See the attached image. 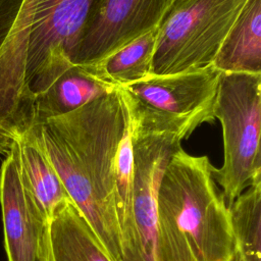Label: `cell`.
<instances>
[{
    "mask_svg": "<svg viewBox=\"0 0 261 261\" xmlns=\"http://www.w3.org/2000/svg\"><path fill=\"white\" fill-rule=\"evenodd\" d=\"M221 72L213 63L173 74H151L121 89L135 103L166 119L189 138L202 123L215 120Z\"/></svg>",
    "mask_w": 261,
    "mask_h": 261,
    "instance_id": "52a82bcc",
    "label": "cell"
},
{
    "mask_svg": "<svg viewBox=\"0 0 261 261\" xmlns=\"http://www.w3.org/2000/svg\"><path fill=\"white\" fill-rule=\"evenodd\" d=\"M247 0H175L159 25L153 74L213 63Z\"/></svg>",
    "mask_w": 261,
    "mask_h": 261,
    "instance_id": "277c9868",
    "label": "cell"
},
{
    "mask_svg": "<svg viewBox=\"0 0 261 261\" xmlns=\"http://www.w3.org/2000/svg\"><path fill=\"white\" fill-rule=\"evenodd\" d=\"M133 147V214L139 261H156L157 198L162 175L184 135L166 119L135 103L121 89Z\"/></svg>",
    "mask_w": 261,
    "mask_h": 261,
    "instance_id": "5b68a950",
    "label": "cell"
},
{
    "mask_svg": "<svg viewBox=\"0 0 261 261\" xmlns=\"http://www.w3.org/2000/svg\"><path fill=\"white\" fill-rule=\"evenodd\" d=\"M209 158L178 149L165 167L157 198L156 261H233L225 200Z\"/></svg>",
    "mask_w": 261,
    "mask_h": 261,
    "instance_id": "7a4b0ae2",
    "label": "cell"
},
{
    "mask_svg": "<svg viewBox=\"0 0 261 261\" xmlns=\"http://www.w3.org/2000/svg\"><path fill=\"white\" fill-rule=\"evenodd\" d=\"M233 261H244L243 258L241 257V255L236 251L234 252V258H233Z\"/></svg>",
    "mask_w": 261,
    "mask_h": 261,
    "instance_id": "2e32d148",
    "label": "cell"
},
{
    "mask_svg": "<svg viewBox=\"0 0 261 261\" xmlns=\"http://www.w3.org/2000/svg\"><path fill=\"white\" fill-rule=\"evenodd\" d=\"M37 261H111L71 201L45 224Z\"/></svg>",
    "mask_w": 261,
    "mask_h": 261,
    "instance_id": "30bf717a",
    "label": "cell"
},
{
    "mask_svg": "<svg viewBox=\"0 0 261 261\" xmlns=\"http://www.w3.org/2000/svg\"><path fill=\"white\" fill-rule=\"evenodd\" d=\"M175 0H94L73 64L98 61L157 28Z\"/></svg>",
    "mask_w": 261,
    "mask_h": 261,
    "instance_id": "ba28073f",
    "label": "cell"
},
{
    "mask_svg": "<svg viewBox=\"0 0 261 261\" xmlns=\"http://www.w3.org/2000/svg\"><path fill=\"white\" fill-rule=\"evenodd\" d=\"M159 27L122 46L106 57L81 65L97 80L116 89L153 74V58Z\"/></svg>",
    "mask_w": 261,
    "mask_h": 261,
    "instance_id": "5bb4252c",
    "label": "cell"
},
{
    "mask_svg": "<svg viewBox=\"0 0 261 261\" xmlns=\"http://www.w3.org/2000/svg\"><path fill=\"white\" fill-rule=\"evenodd\" d=\"M16 143L24 186L47 223L59 209L72 200L53 166L33 138L24 133L16 139Z\"/></svg>",
    "mask_w": 261,
    "mask_h": 261,
    "instance_id": "7c38bea8",
    "label": "cell"
},
{
    "mask_svg": "<svg viewBox=\"0 0 261 261\" xmlns=\"http://www.w3.org/2000/svg\"><path fill=\"white\" fill-rule=\"evenodd\" d=\"M214 117L222 127L223 164L212 167L226 206L261 179V73L221 72Z\"/></svg>",
    "mask_w": 261,
    "mask_h": 261,
    "instance_id": "3957f363",
    "label": "cell"
},
{
    "mask_svg": "<svg viewBox=\"0 0 261 261\" xmlns=\"http://www.w3.org/2000/svg\"><path fill=\"white\" fill-rule=\"evenodd\" d=\"M93 2L39 0L28 38L22 72L32 119L35 97L73 65L80 37Z\"/></svg>",
    "mask_w": 261,
    "mask_h": 261,
    "instance_id": "8992f818",
    "label": "cell"
},
{
    "mask_svg": "<svg viewBox=\"0 0 261 261\" xmlns=\"http://www.w3.org/2000/svg\"><path fill=\"white\" fill-rule=\"evenodd\" d=\"M126 123L127 110L116 89L25 132L53 166L111 261H122L115 166Z\"/></svg>",
    "mask_w": 261,
    "mask_h": 261,
    "instance_id": "6da1fadb",
    "label": "cell"
},
{
    "mask_svg": "<svg viewBox=\"0 0 261 261\" xmlns=\"http://www.w3.org/2000/svg\"><path fill=\"white\" fill-rule=\"evenodd\" d=\"M0 205L8 261H37L46 222L24 186L16 141L1 164Z\"/></svg>",
    "mask_w": 261,
    "mask_h": 261,
    "instance_id": "9c48e42d",
    "label": "cell"
},
{
    "mask_svg": "<svg viewBox=\"0 0 261 261\" xmlns=\"http://www.w3.org/2000/svg\"><path fill=\"white\" fill-rule=\"evenodd\" d=\"M115 90L116 88L91 75L81 65L73 64L35 97L33 126L71 112Z\"/></svg>",
    "mask_w": 261,
    "mask_h": 261,
    "instance_id": "8fae6325",
    "label": "cell"
},
{
    "mask_svg": "<svg viewBox=\"0 0 261 261\" xmlns=\"http://www.w3.org/2000/svg\"><path fill=\"white\" fill-rule=\"evenodd\" d=\"M213 64L220 72L261 73V0H247Z\"/></svg>",
    "mask_w": 261,
    "mask_h": 261,
    "instance_id": "4fadbf2b",
    "label": "cell"
},
{
    "mask_svg": "<svg viewBox=\"0 0 261 261\" xmlns=\"http://www.w3.org/2000/svg\"><path fill=\"white\" fill-rule=\"evenodd\" d=\"M228 207L236 251L244 261H261V179Z\"/></svg>",
    "mask_w": 261,
    "mask_h": 261,
    "instance_id": "9a60e30c",
    "label": "cell"
}]
</instances>
